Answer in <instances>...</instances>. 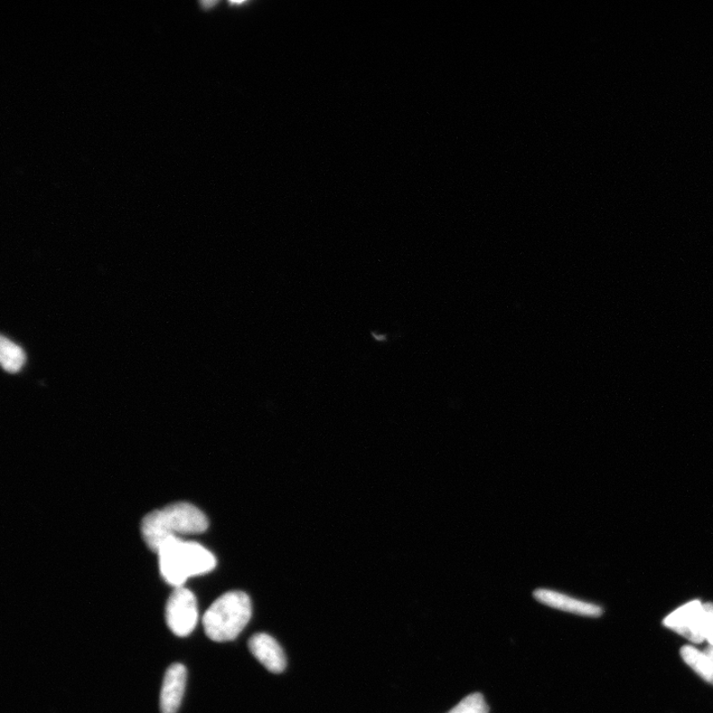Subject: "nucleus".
<instances>
[{
	"mask_svg": "<svg viewBox=\"0 0 713 713\" xmlns=\"http://www.w3.org/2000/svg\"><path fill=\"white\" fill-rule=\"evenodd\" d=\"M208 528L206 515L189 503H176L152 511L141 524L146 545L156 553L168 540L181 538L184 535L201 534Z\"/></svg>",
	"mask_w": 713,
	"mask_h": 713,
	"instance_id": "nucleus-1",
	"label": "nucleus"
},
{
	"mask_svg": "<svg viewBox=\"0 0 713 713\" xmlns=\"http://www.w3.org/2000/svg\"><path fill=\"white\" fill-rule=\"evenodd\" d=\"M159 571L168 585L183 587L187 579L210 573L217 559L200 543L171 539L157 552Z\"/></svg>",
	"mask_w": 713,
	"mask_h": 713,
	"instance_id": "nucleus-2",
	"label": "nucleus"
},
{
	"mask_svg": "<svg viewBox=\"0 0 713 713\" xmlns=\"http://www.w3.org/2000/svg\"><path fill=\"white\" fill-rule=\"evenodd\" d=\"M252 604L245 593L234 590L219 597L203 615L206 635L215 642L236 640L249 623Z\"/></svg>",
	"mask_w": 713,
	"mask_h": 713,
	"instance_id": "nucleus-3",
	"label": "nucleus"
},
{
	"mask_svg": "<svg viewBox=\"0 0 713 713\" xmlns=\"http://www.w3.org/2000/svg\"><path fill=\"white\" fill-rule=\"evenodd\" d=\"M166 621L171 631L180 637L189 636L199 622L195 596L184 587L176 588L166 606Z\"/></svg>",
	"mask_w": 713,
	"mask_h": 713,
	"instance_id": "nucleus-4",
	"label": "nucleus"
},
{
	"mask_svg": "<svg viewBox=\"0 0 713 713\" xmlns=\"http://www.w3.org/2000/svg\"><path fill=\"white\" fill-rule=\"evenodd\" d=\"M705 621V606L696 599L675 609L663 624L693 643H701L706 640Z\"/></svg>",
	"mask_w": 713,
	"mask_h": 713,
	"instance_id": "nucleus-5",
	"label": "nucleus"
},
{
	"mask_svg": "<svg viewBox=\"0 0 713 713\" xmlns=\"http://www.w3.org/2000/svg\"><path fill=\"white\" fill-rule=\"evenodd\" d=\"M248 647L251 653L268 671L274 674L285 671L286 655L275 638L267 633H257L250 638Z\"/></svg>",
	"mask_w": 713,
	"mask_h": 713,
	"instance_id": "nucleus-6",
	"label": "nucleus"
},
{
	"mask_svg": "<svg viewBox=\"0 0 713 713\" xmlns=\"http://www.w3.org/2000/svg\"><path fill=\"white\" fill-rule=\"evenodd\" d=\"M187 672L183 664L168 667L163 680L159 708L162 713H176L181 707L186 684Z\"/></svg>",
	"mask_w": 713,
	"mask_h": 713,
	"instance_id": "nucleus-7",
	"label": "nucleus"
},
{
	"mask_svg": "<svg viewBox=\"0 0 713 713\" xmlns=\"http://www.w3.org/2000/svg\"><path fill=\"white\" fill-rule=\"evenodd\" d=\"M533 597L542 605L570 614L592 617H598L604 614V609L597 605L583 602L555 590L538 588L535 590Z\"/></svg>",
	"mask_w": 713,
	"mask_h": 713,
	"instance_id": "nucleus-8",
	"label": "nucleus"
},
{
	"mask_svg": "<svg viewBox=\"0 0 713 713\" xmlns=\"http://www.w3.org/2000/svg\"><path fill=\"white\" fill-rule=\"evenodd\" d=\"M681 656L684 663L696 672L700 677L713 684V661L705 652L686 645L681 649Z\"/></svg>",
	"mask_w": 713,
	"mask_h": 713,
	"instance_id": "nucleus-9",
	"label": "nucleus"
},
{
	"mask_svg": "<svg viewBox=\"0 0 713 713\" xmlns=\"http://www.w3.org/2000/svg\"><path fill=\"white\" fill-rule=\"evenodd\" d=\"M25 353L20 346L2 337L0 341V362L8 373L20 372L25 363Z\"/></svg>",
	"mask_w": 713,
	"mask_h": 713,
	"instance_id": "nucleus-10",
	"label": "nucleus"
},
{
	"mask_svg": "<svg viewBox=\"0 0 713 713\" xmlns=\"http://www.w3.org/2000/svg\"><path fill=\"white\" fill-rule=\"evenodd\" d=\"M490 709L482 693L475 692L467 696L447 713H489Z\"/></svg>",
	"mask_w": 713,
	"mask_h": 713,
	"instance_id": "nucleus-11",
	"label": "nucleus"
},
{
	"mask_svg": "<svg viewBox=\"0 0 713 713\" xmlns=\"http://www.w3.org/2000/svg\"><path fill=\"white\" fill-rule=\"evenodd\" d=\"M705 606V638L709 645L713 646V604H703Z\"/></svg>",
	"mask_w": 713,
	"mask_h": 713,
	"instance_id": "nucleus-12",
	"label": "nucleus"
},
{
	"mask_svg": "<svg viewBox=\"0 0 713 713\" xmlns=\"http://www.w3.org/2000/svg\"><path fill=\"white\" fill-rule=\"evenodd\" d=\"M705 652L710 657L713 661V646L709 645L707 647Z\"/></svg>",
	"mask_w": 713,
	"mask_h": 713,
	"instance_id": "nucleus-13",
	"label": "nucleus"
}]
</instances>
